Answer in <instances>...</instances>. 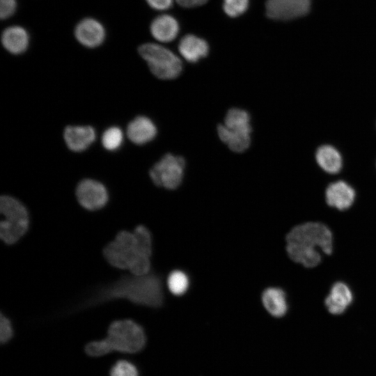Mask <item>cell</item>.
I'll list each match as a JSON object with an SVG mask.
<instances>
[{"label":"cell","mask_w":376,"mask_h":376,"mask_svg":"<svg viewBox=\"0 0 376 376\" xmlns=\"http://www.w3.org/2000/svg\"><path fill=\"white\" fill-rule=\"evenodd\" d=\"M117 299H125L148 307H159L164 301L162 280L158 275L150 273L143 276L124 275L94 290L81 303V308Z\"/></svg>","instance_id":"1"},{"label":"cell","mask_w":376,"mask_h":376,"mask_svg":"<svg viewBox=\"0 0 376 376\" xmlns=\"http://www.w3.org/2000/svg\"><path fill=\"white\" fill-rule=\"evenodd\" d=\"M152 242L150 231L139 225L133 232L119 231L104 248L103 255L114 267L128 269L135 276L146 275L150 270Z\"/></svg>","instance_id":"2"},{"label":"cell","mask_w":376,"mask_h":376,"mask_svg":"<svg viewBox=\"0 0 376 376\" xmlns=\"http://www.w3.org/2000/svg\"><path fill=\"white\" fill-rule=\"evenodd\" d=\"M334 237L330 228L318 221H307L292 227L285 235V251L295 263L313 268L323 256L332 253Z\"/></svg>","instance_id":"3"},{"label":"cell","mask_w":376,"mask_h":376,"mask_svg":"<svg viewBox=\"0 0 376 376\" xmlns=\"http://www.w3.org/2000/svg\"><path fill=\"white\" fill-rule=\"evenodd\" d=\"M251 117L242 109L232 108L226 115L224 124L217 126V133L222 142L235 152H243L251 144Z\"/></svg>","instance_id":"4"},{"label":"cell","mask_w":376,"mask_h":376,"mask_svg":"<svg viewBox=\"0 0 376 376\" xmlns=\"http://www.w3.org/2000/svg\"><path fill=\"white\" fill-rule=\"evenodd\" d=\"M0 211L5 219L0 223V237L7 244L16 243L29 230V214L18 199L8 195L0 198Z\"/></svg>","instance_id":"5"},{"label":"cell","mask_w":376,"mask_h":376,"mask_svg":"<svg viewBox=\"0 0 376 376\" xmlns=\"http://www.w3.org/2000/svg\"><path fill=\"white\" fill-rule=\"evenodd\" d=\"M139 54L146 61L151 72L160 79H173L182 71L180 58L170 49L152 42L139 46Z\"/></svg>","instance_id":"6"},{"label":"cell","mask_w":376,"mask_h":376,"mask_svg":"<svg viewBox=\"0 0 376 376\" xmlns=\"http://www.w3.org/2000/svg\"><path fill=\"white\" fill-rule=\"evenodd\" d=\"M106 338L112 351L130 354L140 352L146 343L143 328L136 322L128 319L111 322Z\"/></svg>","instance_id":"7"},{"label":"cell","mask_w":376,"mask_h":376,"mask_svg":"<svg viewBox=\"0 0 376 376\" xmlns=\"http://www.w3.org/2000/svg\"><path fill=\"white\" fill-rule=\"evenodd\" d=\"M185 167L182 157L167 153L150 169V178L157 187L175 189L182 181Z\"/></svg>","instance_id":"8"},{"label":"cell","mask_w":376,"mask_h":376,"mask_svg":"<svg viewBox=\"0 0 376 376\" xmlns=\"http://www.w3.org/2000/svg\"><path fill=\"white\" fill-rule=\"evenodd\" d=\"M75 194L78 203L89 211L103 208L109 199L107 187L102 182L90 178L84 179L78 183Z\"/></svg>","instance_id":"9"},{"label":"cell","mask_w":376,"mask_h":376,"mask_svg":"<svg viewBox=\"0 0 376 376\" xmlns=\"http://www.w3.org/2000/svg\"><path fill=\"white\" fill-rule=\"evenodd\" d=\"M311 0H266L265 14L272 19L286 21L306 15Z\"/></svg>","instance_id":"10"},{"label":"cell","mask_w":376,"mask_h":376,"mask_svg":"<svg viewBox=\"0 0 376 376\" xmlns=\"http://www.w3.org/2000/svg\"><path fill=\"white\" fill-rule=\"evenodd\" d=\"M324 197L328 206L338 211H345L354 204L357 192L347 181L337 179L327 185Z\"/></svg>","instance_id":"11"},{"label":"cell","mask_w":376,"mask_h":376,"mask_svg":"<svg viewBox=\"0 0 376 376\" xmlns=\"http://www.w3.org/2000/svg\"><path fill=\"white\" fill-rule=\"evenodd\" d=\"M354 296L352 288L342 281L335 282L324 299V306L329 315H344L352 305Z\"/></svg>","instance_id":"12"},{"label":"cell","mask_w":376,"mask_h":376,"mask_svg":"<svg viewBox=\"0 0 376 376\" xmlns=\"http://www.w3.org/2000/svg\"><path fill=\"white\" fill-rule=\"evenodd\" d=\"M74 33L77 40L88 48L100 46L106 37V31L102 24L91 17L79 21L75 28Z\"/></svg>","instance_id":"13"},{"label":"cell","mask_w":376,"mask_h":376,"mask_svg":"<svg viewBox=\"0 0 376 376\" xmlns=\"http://www.w3.org/2000/svg\"><path fill=\"white\" fill-rule=\"evenodd\" d=\"M63 138L70 150L82 152L94 142L96 132L91 126L70 125L65 128Z\"/></svg>","instance_id":"14"},{"label":"cell","mask_w":376,"mask_h":376,"mask_svg":"<svg viewBox=\"0 0 376 376\" xmlns=\"http://www.w3.org/2000/svg\"><path fill=\"white\" fill-rule=\"evenodd\" d=\"M129 139L136 145H143L153 140L157 130L153 121L144 116H139L130 122L126 130Z\"/></svg>","instance_id":"15"},{"label":"cell","mask_w":376,"mask_h":376,"mask_svg":"<svg viewBox=\"0 0 376 376\" xmlns=\"http://www.w3.org/2000/svg\"><path fill=\"white\" fill-rule=\"evenodd\" d=\"M262 302L265 310L276 318L285 315L289 309L288 294L278 286L265 289L262 295Z\"/></svg>","instance_id":"16"},{"label":"cell","mask_w":376,"mask_h":376,"mask_svg":"<svg viewBox=\"0 0 376 376\" xmlns=\"http://www.w3.org/2000/svg\"><path fill=\"white\" fill-rule=\"evenodd\" d=\"M178 50L187 62L194 63L208 54L209 45L204 39L187 34L180 39Z\"/></svg>","instance_id":"17"},{"label":"cell","mask_w":376,"mask_h":376,"mask_svg":"<svg viewBox=\"0 0 376 376\" xmlns=\"http://www.w3.org/2000/svg\"><path fill=\"white\" fill-rule=\"evenodd\" d=\"M150 30L152 37L161 42L173 41L179 33L177 19L171 15L163 14L156 17L151 22Z\"/></svg>","instance_id":"18"},{"label":"cell","mask_w":376,"mask_h":376,"mask_svg":"<svg viewBox=\"0 0 376 376\" xmlns=\"http://www.w3.org/2000/svg\"><path fill=\"white\" fill-rule=\"evenodd\" d=\"M1 43L10 54H19L24 52L29 44V35L26 30L20 26H10L1 33Z\"/></svg>","instance_id":"19"},{"label":"cell","mask_w":376,"mask_h":376,"mask_svg":"<svg viewBox=\"0 0 376 376\" xmlns=\"http://www.w3.org/2000/svg\"><path fill=\"white\" fill-rule=\"evenodd\" d=\"M319 167L327 174H338L343 167V160L339 152L334 147L325 145L320 147L315 154Z\"/></svg>","instance_id":"20"},{"label":"cell","mask_w":376,"mask_h":376,"mask_svg":"<svg viewBox=\"0 0 376 376\" xmlns=\"http://www.w3.org/2000/svg\"><path fill=\"white\" fill-rule=\"evenodd\" d=\"M167 285L173 295L176 296L182 295L189 288V277L182 271H173L168 276Z\"/></svg>","instance_id":"21"},{"label":"cell","mask_w":376,"mask_h":376,"mask_svg":"<svg viewBox=\"0 0 376 376\" xmlns=\"http://www.w3.org/2000/svg\"><path fill=\"white\" fill-rule=\"evenodd\" d=\"M123 139V132L120 128L116 126L110 127L102 134V144L106 150L114 151L122 146Z\"/></svg>","instance_id":"22"},{"label":"cell","mask_w":376,"mask_h":376,"mask_svg":"<svg viewBox=\"0 0 376 376\" xmlns=\"http://www.w3.org/2000/svg\"><path fill=\"white\" fill-rule=\"evenodd\" d=\"M249 0H223L224 13L230 17L244 14L249 8Z\"/></svg>","instance_id":"23"},{"label":"cell","mask_w":376,"mask_h":376,"mask_svg":"<svg viewBox=\"0 0 376 376\" xmlns=\"http://www.w3.org/2000/svg\"><path fill=\"white\" fill-rule=\"evenodd\" d=\"M136 366L127 360L116 361L110 370V376H139Z\"/></svg>","instance_id":"24"},{"label":"cell","mask_w":376,"mask_h":376,"mask_svg":"<svg viewBox=\"0 0 376 376\" xmlns=\"http://www.w3.org/2000/svg\"><path fill=\"white\" fill-rule=\"evenodd\" d=\"M85 352L91 357H101L113 351L108 340L104 338L88 343L85 347Z\"/></svg>","instance_id":"25"},{"label":"cell","mask_w":376,"mask_h":376,"mask_svg":"<svg viewBox=\"0 0 376 376\" xmlns=\"http://www.w3.org/2000/svg\"><path fill=\"white\" fill-rule=\"evenodd\" d=\"M13 336V329L10 320L3 314L0 318V340L1 343H6Z\"/></svg>","instance_id":"26"},{"label":"cell","mask_w":376,"mask_h":376,"mask_svg":"<svg viewBox=\"0 0 376 376\" xmlns=\"http://www.w3.org/2000/svg\"><path fill=\"white\" fill-rule=\"evenodd\" d=\"M17 9V0H0V17L5 19L12 16Z\"/></svg>","instance_id":"27"},{"label":"cell","mask_w":376,"mask_h":376,"mask_svg":"<svg viewBox=\"0 0 376 376\" xmlns=\"http://www.w3.org/2000/svg\"><path fill=\"white\" fill-rule=\"evenodd\" d=\"M146 1L155 10H166L172 6L173 0H146Z\"/></svg>","instance_id":"28"},{"label":"cell","mask_w":376,"mask_h":376,"mask_svg":"<svg viewBox=\"0 0 376 376\" xmlns=\"http://www.w3.org/2000/svg\"><path fill=\"white\" fill-rule=\"evenodd\" d=\"M180 6L184 8H193L205 4L208 0H174Z\"/></svg>","instance_id":"29"}]
</instances>
